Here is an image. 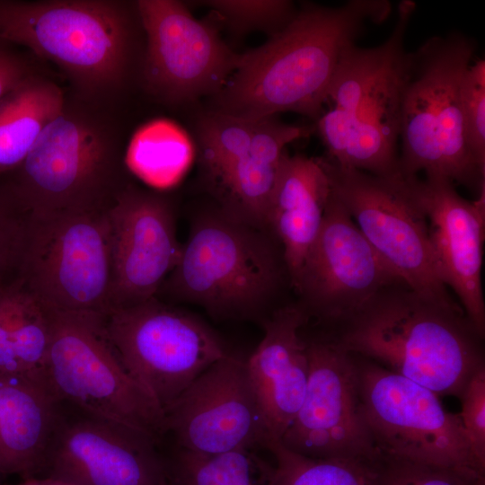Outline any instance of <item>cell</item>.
<instances>
[{
  "mask_svg": "<svg viewBox=\"0 0 485 485\" xmlns=\"http://www.w3.org/2000/svg\"><path fill=\"white\" fill-rule=\"evenodd\" d=\"M391 11L384 0L304 5L266 43L240 55L236 69L216 94V111L248 119L292 111L316 121L340 65L365 25L382 23Z\"/></svg>",
  "mask_w": 485,
  "mask_h": 485,
  "instance_id": "1",
  "label": "cell"
},
{
  "mask_svg": "<svg viewBox=\"0 0 485 485\" xmlns=\"http://www.w3.org/2000/svg\"><path fill=\"white\" fill-rule=\"evenodd\" d=\"M334 340L438 396H460L484 366L481 337L458 304L424 296L401 282L381 290L343 322Z\"/></svg>",
  "mask_w": 485,
  "mask_h": 485,
  "instance_id": "2",
  "label": "cell"
},
{
  "mask_svg": "<svg viewBox=\"0 0 485 485\" xmlns=\"http://www.w3.org/2000/svg\"><path fill=\"white\" fill-rule=\"evenodd\" d=\"M286 281L290 284L282 247L271 232L223 207L194 219L157 295L199 305L215 317L251 318Z\"/></svg>",
  "mask_w": 485,
  "mask_h": 485,
  "instance_id": "3",
  "label": "cell"
},
{
  "mask_svg": "<svg viewBox=\"0 0 485 485\" xmlns=\"http://www.w3.org/2000/svg\"><path fill=\"white\" fill-rule=\"evenodd\" d=\"M474 40L460 32L433 36L401 60L402 88L399 172L403 177L446 179L485 191V170L467 145L462 85L476 51Z\"/></svg>",
  "mask_w": 485,
  "mask_h": 485,
  "instance_id": "4",
  "label": "cell"
},
{
  "mask_svg": "<svg viewBox=\"0 0 485 485\" xmlns=\"http://www.w3.org/2000/svg\"><path fill=\"white\" fill-rule=\"evenodd\" d=\"M124 4L111 0H0V40L24 46L88 91L124 79L132 33Z\"/></svg>",
  "mask_w": 485,
  "mask_h": 485,
  "instance_id": "5",
  "label": "cell"
},
{
  "mask_svg": "<svg viewBox=\"0 0 485 485\" xmlns=\"http://www.w3.org/2000/svg\"><path fill=\"white\" fill-rule=\"evenodd\" d=\"M44 377L63 405L159 440L164 412L131 375L109 339L105 317L51 309Z\"/></svg>",
  "mask_w": 485,
  "mask_h": 485,
  "instance_id": "6",
  "label": "cell"
},
{
  "mask_svg": "<svg viewBox=\"0 0 485 485\" xmlns=\"http://www.w3.org/2000/svg\"><path fill=\"white\" fill-rule=\"evenodd\" d=\"M357 363L360 413L383 458L457 471L485 481L458 414L433 391L367 360Z\"/></svg>",
  "mask_w": 485,
  "mask_h": 485,
  "instance_id": "7",
  "label": "cell"
},
{
  "mask_svg": "<svg viewBox=\"0 0 485 485\" xmlns=\"http://www.w3.org/2000/svg\"><path fill=\"white\" fill-rule=\"evenodd\" d=\"M12 190L32 215L107 211L128 184L111 142L92 120L64 108L16 169Z\"/></svg>",
  "mask_w": 485,
  "mask_h": 485,
  "instance_id": "8",
  "label": "cell"
},
{
  "mask_svg": "<svg viewBox=\"0 0 485 485\" xmlns=\"http://www.w3.org/2000/svg\"><path fill=\"white\" fill-rule=\"evenodd\" d=\"M342 203L387 269L413 291L457 304L442 281L410 177L377 176L319 158Z\"/></svg>",
  "mask_w": 485,
  "mask_h": 485,
  "instance_id": "9",
  "label": "cell"
},
{
  "mask_svg": "<svg viewBox=\"0 0 485 485\" xmlns=\"http://www.w3.org/2000/svg\"><path fill=\"white\" fill-rule=\"evenodd\" d=\"M21 278L50 309L108 316L112 266L107 211L32 215Z\"/></svg>",
  "mask_w": 485,
  "mask_h": 485,
  "instance_id": "10",
  "label": "cell"
},
{
  "mask_svg": "<svg viewBox=\"0 0 485 485\" xmlns=\"http://www.w3.org/2000/svg\"><path fill=\"white\" fill-rule=\"evenodd\" d=\"M105 327L128 372L163 411L228 353L204 322L156 296L113 311Z\"/></svg>",
  "mask_w": 485,
  "mask_h": 485,
  "instance_id": "11",
  "label": "cell"
},
{
  "mask_svg": "<svg viewBox=\"0 0 485 485\" xmlns=\"http://www.w3.org/2000/svg\"><path fill=\"white\" fill-rule=\"evenodd\" d=\"M136 5L146 35L144 77L149 90L174 103L216 94L240 58L216 29L197 20L180 1L140 0Z\"/></svg>",
  "mask_w": 485,
  "mask_h": 485,
  "instance_id": "12",
  "label": "cell"
},
{
  "mask_svg": "<svg viewBox=\"0 0 485 485\" xmlns=\"http://www.w3.org/2000/svg\"><path fill=\"white\" fill-rule=\"evenodd\" d=\"M306 342L309 376L304 397L279 442L313 458L382 459L361 417L354 356L334 340Z\"/></svg>",
  "mask_w": 485,
  "mask_h": 485,
  "instance_id": "13",
  "label": "cell"
},
{
  "mask_svg": "<svg viewBox=\"0 0 485 485\" xmlns=\"http://www.w3.org/2000/svg\"><path fill=\"white\" fill-rule=\"evenodd\" d=\"M397 282L331 191L318 235L291 284L299 306L308 317L343 322Z\"/></svg>",
  "mask_w": 485,
  "mask_h": 485,
  "instance_id": "14",
  "label": "cell"
},
{
  "mask_svg": "<svg viewBox=\"0 0 485 485\" xmlns=\"http://www.w3.org/2000/svg\"><path fill=\"white\" fill-rule=\"evenodd\" d=\"M177 447L216 454L250 451L270 442L246 360L226 353L164 410Z\"/></svg>",
  "mask_w": 485,
  "mask_h": 485,
  "instance_id": "15",
  "label": "cell"
},
{
  "mask_svg": "<svg viewBox=\"0 0 485 485\" xmlns=\"http://www.w3.org/2000/svg\"><path fill=\"white\" fill-rule=\"evenodd\" d=\"M111 312L156 296L180 258L173 207L164 196L128 183L107 210Z\"/></svg>",
  "mask_w": 485,
  "mask_h": 485,
  "instance_id": "16",
  "label": "cell"
},
{
  "mask_svg": "<svg viewBox=\"0 0 485 485\" xmlns=\"http://www.w3.org/2000/svg\"><path fill=\"white\" fill-rule=\"evenodd\" d=\"M63 415L44 467L75 485H169L158 440L137 429L88 416Z\"/></svg>",
  "mask_w": 485,
  "mask_h": 485,
  "instance_id": "17",
  "label": "cell"
},
{
  "mask_svg": "<svg viewBox=\"0 0 485 485\" xmlns=\"http://www.w3.org/2000/svg\"><path fill=\"white\" fill-rule=\"evenodd\" d=\"M413 192L428 220L440 278L458 297L466 317L483 339L485 303L483 259L485 191L467 200L450 181L410 176Z\"/></svg>",
  "mask_w": 485,
  "mask_h": 485,
  "instance_id": "18",
  "label": "cell"
},
{
  "mask_svg": "<svg viewBox=\"0 0 485 485\" xmlns=\"http://www.w3.org/2000/svg\"><path fill=\"white\" fill-rule=\"evenodd\" d=\"M405 50L358 95L347 111L331 108L315 123L335 164L377 176L399 175L402 71Z\"/></svg>",
  "mask_w": 485,
  "mask_h": 485,
  "instance_id": "19",
  "label": "cell"
},
{
  "mask_svg": "<svg viewBox=\"0 0 485 485\" xmlns=\"http://www.w3.org/2000/svg\"><path fill=\"white\" fill-rule=\"evenodd\" d=\"M307 320V314L299 305L276 309L264 322V336L246 360L249 378L266 420L269 443L281 440L304 397L309 357L307 342L300 330Z\"/></svg>",
  "mask_w": 485,
  "mask_h": 485,
  "instance_id": "20",
  "label": "cell"
},
{
  "mask_svg": "<svg viewBox=\"0 0 485 485\" xmlns=\"http://www.w3.org/2000/svg\"><path fill=\"white\" fill-rule=\"evenodd\" d=\"M62 415L44 376L0 375V472H42Z\"/></svg>",
  "mask_w": 485,
  "mask_h": 485,
  "instance_id": "21",
  "label": "cell"
},
{
  "mask_svg": "<svg viewBox=\"0 0 485 485\" xmlns=\"http://www.w3.org/2000/svg\"><path fill=\"white\" fill-rule=\"evenodd\" d=\"M331 188L319 158L284 155L266 225L282 247L290 285L321 229Z\"/></svg>",
  "mask_w": 485,
  "mask_h": 485,
  "instance_id": "22",
  "label": "cell"
},
{
  "mask_svg": "<svg viewBox=\"0 0 485 485\" xmlns=\"http://www.w3.org/2000/svg\"><path fill=\"white\" fill-rule=\"evenodd\" d=\"M64 108L61 89L31 75L0 100V174L21 165L41 132Z\"/></svg>",
  "mask_w": 485,
  "mask_h": 485,
  "instance_id": "23",
  "label": "cell"
},
{
  "mask_svg": "<svg viewBox=\"0 0 485 485\" xmlns=\"http://www.w3.org/2000/svg\"><path fill=\"white\" fill-rule=\"evenodd\" d=\"M275 465L257 463L266 485H379L378 461L320 459L292 452L279 441L267 447Z\"/></svg>",
  "mask_w": 485,
  "mask_h": 485,
  "instance_id": "24",
  "label": "cell"
},
{
  "mask_svg": "<svg viewBox=\"0 0 485 485\" xmlns=\"http://www.w3.org/2000/svg\"><path fill=\"white\" fill-rule=\"evenodd\" d=\"M190 151L177 130L163 121L143 128L127 152L128 168L154 188L173 185L189 164Z\"/></svg>",
  "mask_w": 485,
  "mask_h": 485,
  "instance_id": "25",
  "label": "cell"
},
{
  "mask_svg": "<svg viewBox=\"0 0 485 485\" xmlns=\"http://www.w3.org/2000/svg\"><path fill=\"white\" fill-rule=\"evenodd\" d=\"M167 464L169 485H255L249 451L206 454L177 447Z\"/></svg>",
  "mask_w": 485,
  "mask_h": 485,
  "instance_id": "26",
  "label": "cell"
},
{
  "mask_svg": "<svg viewBox=\"0 0 485 485\" xmlns=\"http://www.w3.org/2000/svg\"><path fill=\"white\" fill-rule=\"evenodd\" d=\"M257 121L220 111L199 119L198 137L201 159L215 179L247 154Z\"/></svg>",
  "mask_w": 485,
  "mask_h": 485,
  "instance_id": "27",
  "label": "cell"
},
{
  "mask_svg": "<svg viewBox=\"0 0 485 485\" xmlns=\"http://www.w3.org/2000/svg\"><path fill=\"white\" fill-rule=\"evenodd\" d=\"M215 11L234 30L270 31L283 29L297 10L287 0H207L200 2Z\"/></svg>",
  "mask_w": 485,
  "mask_h": 485,
  "instance_id": "28",
  "label": "cell"
},
{
  "mask_svg": "<svg viewBox=\"0 0 485 485\" xmlns=\"http://www.w3.org/2000/svg\"><path fill=\"white\" fill-rule=\"evenodd\" d=\"M32 214L18 200L12 190L0 192V287L8 271L15 270L21 277Z\"/></svg>",
  "mask_w": 485,
  "mask_h": 485,
  "instance_id": "29",
  "label": "cell"
},
{
  "mask_svg": "<svg viewBox=\"0 0 485 485\" xmlns=\"http://www.w3.org/2000/svg\"><path fill=\"white\" fill-rule=\"evenodd\" d=\"M462 113L467 145L480 167L485 170V61L468 67L462 85Z\"/></svg>",
  "mask_w": 485,
  "mask_h": 485,
  "instance_id": "30",
  "label": "cell"
},
{
  "mask_svg": "<svg viewBox=\"0 0 485 485\" xmlns=\"http://www.w3.org/2000/svg\"><path fill=\"white\" fill-rule=\"evenodd\" d=\"M379 485H485V481L447 468L382 458Z\"/></svg>",
  "mask_w": 485,
  "mask_h": 485,
  "instance_id": "31",
  "label": "cell"
},
{
  "mask_svg": "<svg viewBox=\"0 0 485 485\" xmlns=\"http://www.w3.org/2000/svg\"><path fill=\"white\" fill-rule=\"evenodd\" d=\"M459 398L458 416L465 436L475 457L485 465V366L472 375Z\"/></svg>",
  "mask_w": 485,
  "mask_h": 485,
  "instance_id": "32",
  "label": "cell"
},
{
  "mask_svg": "<svg viewBox=\"0 0 485 485\" xmlns=\"http://www.w3.org/2000/svg\"><path fill=\"white\" fill-rule=\"evenodd\" d=\"M18 279L0 287V375H20L13 344L14 295Z\"/></svg>",
  "mask_w": 485,
  "mask_h": 485,
  "instance_id": "33",
  "label": "cell"
},
{
  "mask_svg": "<svg viewBox=\"0 0 485 485\" xmlns=\"http://www.w3.org/2000/svg\"><path fill=\"white\" fill-rule=\"evenodd\" d=\"M28 76L26 66L0 40V100Z\"/></svg>",
  "mask_w": 485,
  "mask_h": 485,
  "instance_id": "34",
  "label": "cell"
},
{
  "mask_svg": "<svg viewBox=\"0 0 485 485\" xmlns=\"http://www.w3.org/2000/svg\"><path fill=\"white\" fill-rule=\"evenodd\" d=\"M15 485H75L71 482H67L59 479L52 477H30L25 478V480Z\"/></svg>",
  "mask_w": 485,
  "mask_h": 485,
  "instance_id": "35",
  "label": "cell"
}]
</instances>
